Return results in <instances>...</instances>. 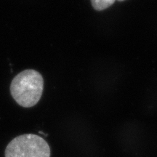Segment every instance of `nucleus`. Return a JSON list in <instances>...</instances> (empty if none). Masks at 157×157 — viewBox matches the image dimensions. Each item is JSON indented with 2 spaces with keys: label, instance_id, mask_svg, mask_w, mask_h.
Returning a JSON list of instances; mask_svg holds the SVG:
<instances>
[{
  "label": "nucleus",
  "instance_id": "1",
  "mask_svg": "<svg viewBox=\"0 0 157 157\" xmlns=\"http://www.w3.org/2000/svg\"><path fill=\"white\" fill-rule=\"evenodd\" d=\"M44 79L38 71L25 70L12 81L10 92L17 103L24 108L34 106L42 97Z\"/></svg>",
  "mask_w": 157,
  "mask_h": 157
},
{
  "label": "nucleus",
  "instance_id": "2",
  "mask_svg": "<svg viewBox=\"0 0 157 157\" xmlns=\"http://www.w3.org/2000/svg\"><path fill=\"white\" fill-rule=\"evenodd\" d=\"M5 157H50V148L39 135L25 134L10 141L5 149Z\"/></svg>",
  "mask_w": 157,
  "mask_h": 157
},
{
  "label": "nucleus",
  "instance_id": "3",
  "mask_svg": "<svg viewBox=\"0 0 157 157\" xmlns=\"http://www.w3.org/2000/svg\"><path fill=\"white\" fill-rule=\"evenodd\" d=\"M115 2L116 0H91L93 8L98 11L109 8Z\"/></svg>",
  "mask_w": 157,
  "mask_h": 157
},
{
  "label": "nucleus",
  "instance_id": "4",
  "mask_svg": "<svg viewBox=\"0 0 157 157\" xmlns=\"http://www.w3.org/2000/svg\"><path fill=\"white\" fill-rule=\"evenodd\" d=\"M118 1H119V2H123V1H124V0H118Z\"/></svg>",
  "mask_w": 157,
  "mask_h": 157
}]
</instances>
